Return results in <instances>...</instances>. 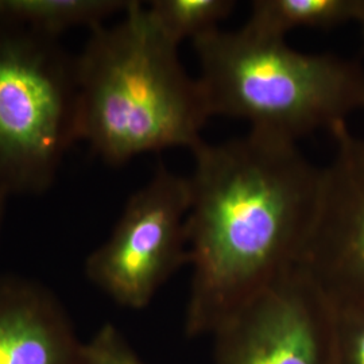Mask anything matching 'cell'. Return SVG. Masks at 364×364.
<instances>
[{
    "label": "cell",
    "instance_id": "6da1fadb",
    "mask_svg": "<svg viewBox=\"0 0 364 364\" xmlns=\"http://www.w3.org/2000/svg\"><path fill=\"white\" fill-rule=\"evenodd\" d=\"M192 153L185 332L200 338L296 267L316 215L321 169L296 142L257 131L201 142Z\"/></svg>",
    "mask_w": 364,
    "mask_h": 364
},
{
    "label": "cell",
    "instance_id": "7a4b0ae2",
    "mask_svg": "<svg viewBox=\"0 0 364 364\" xmlns=\"http://www.w3.org/2000/svg\"><path fill=\"white\" fill-rule=\"evenodd\" d=\"M76 77L78 142L105 164L204 142L212 115L201 84L141 1L131 0L117 23L92 28Z\"/></svg>",
    "mask_w": 364,
    "mask_h": 364
},
{
    "label": "cell",
    "instance_id": "3957f363",
    "mask_svg": "<svg viewBox=\"0 0 364 364\" xmlns=\"http://www.w3.org/2000/svg\"><path fill=\"white\" fill-rule=\"evenodd\" d=\"M212 117L290 142L338 129L364 111V69L335 54H308L242 27L192 42Z\"/></svg>",
    "mask_w": 364,
    "mask_h": 364
},
{
    "label": "cell",
    "instance_id": "277c9868",
    "mask_svg": "<svg viewBox=\"0 0 364 364\" xmlns=\"http://www.w3.org/2000/svg\"><path fill=\"white\" fill-rule=\"evenodd\" d=\"M76 142V55L0 23V192L42 195Z\"/></svg>",
    "mask_w": 364,
    "mask_h": 364
},
{
    "label": "cell",
    "instance_id": "5b68a950",
    "mask_svg": "<svg viewBox=\"0 0 364 364\" xmlns=\"http://www.w3.org/2000/svg\"><path fill=\"white\" fill-rule=\"evenodd\" d=\"M189 177L159 165L131 196L105 243L85 259L88 281L115 304L142 311L188 264Z\"/></svg>",
    "mask_w": 364,
    "mask_h": 364
},
{
    "label": "cell",
    "instance_id": "8992f818",
    "mask_svg": "<svg viewBox=\"0 0 364 364\" xmlns=\"http://www.w3.org/2000/svg\"><path fill=\"white\" fill-rule=\"evenodd\" d=\"M333 333V304L293 267L213 331V364H332Z\"/></svg>",
    "mask_w": 364,
    "mask_h": 364
},
{
    "label": "cell",
    "instance_id": "52a82bcc",
    "mask_svg": "<svg viewBox=\"0 0 364 364\" xmlns=\"http://www.w3.org/2000/svg\"><path fill=\"white\" fill-rule=\"evenodd\" d=\"M331 134L335 154L321 168L316 215L296 267L335 306L364 308V139L347 124Z\"/></svg>",
    "mask_w": 364,
    "mask_h": 364
},
{
    "label": "cell",
    "instance_id": "ba28073f",
    "mask_svg": "<svg viewBox=\"0 0 364 364\" xmlns=\"http://www.w3.org/2000/svg\"><path fill=\"white\" fill-rule=\"evenodd\" d=\"M84 346L52 289L0 274V364H82Z\"/></svg>",
    "mask_w": 364,
    "mask_h": 364
},
{
    "label": "cell",
    "instance_id": "9c48e42d",
    "mask_svg": "<svg viewBox=\"0 0 364 364\" xmlns=\"http://www.w3.org/2000/svg\"><path fill=\"white\" fill-rule=\"evenodd\" d=\"M131 0H0V23L58 39L72 28L102 26Z\"/></svg>",
    "mask_w": 364,
    "mask_h": 364
},
{
    "label": "cell",
    "instance_id": "30bf717a",
    "mask_svg": "<svg viewBox=\"0 0 364 364\" xmlns=\"http://www.w3.org/2000/svg\"><path fill=\"white\" fill-rule=\"evenodd\" d=\"M363 0H255L245 28L269 38L285 39L296 28H332L356 22Z\"/></svg>",
    "mask_w": 364,
    "mask_h": 364
},
{
    "label": "cell",
    "instance_id": "8fae6325",
    "mask_svg": "<svg viewBox=\"0 0 364 364\" xmlns=\"http://www.w3.org/2000/svg\"><path fill=\"white\" fill-rule=\"evenodd\" d=\"M234 9L232 0H154L147 6L156 26L176 45L219 30Z\"/></svg>",
    "mask_w": 364,
    "mask_h": 364
},
{
    "label": "cell",
    "instance_id": "7c38bea8",
    "mask_svg": "<svg viewBox=\"0 0 364 364\" xmlns=\"http://www.w3.org/2000/svg\"><path fill=\"white\" fill-rule=\"evenodd\" d=\"M332 364H364V308L335 306Z\"/></svg>",
    "mask_w": 364,
    "mask_h": 364
},
{
    "label": "cell",
    "instance_id": "4fadbf2b",
    "mask_svg": "<svg viewBox=\"0 0 364 364\" xmlns=\"http://www.w3.org/2000/svg\"><path fill=\"white\" fill-rule=\"evenodd\" d=\"M82 364H146L117 326L107 323L84 346Z\"/></svg>",
    "mask_w": 364,
    "mask_h": 364
},
{
    "label": "cell",
    "instance_id": "5bb4252c",
    "mask_svg": "<svg viewBox=\"0 0 364 364\" xmlns=\"http://www.w3.org/2000/svg\"><path fill=\"white\" fill-rule=\"evenodd\" d=\"M9 198H10V196L6 195L4 192H0V234H1V225H3V220H4L6 205H7Z\"/></svg>",
    "mask_w": 364,
    "mask_h": 364
},
{
    "label": "cell",
    "instance_id": "9a60e30c",
    "mask_svg": "<svg viewBox=\"0 0 364 364\" xmlns=\"http://www.w3.org/2000/svg\"><path fill=\"white\" fill-rule=\"evenodd\" d=\"M358 23L362 27V33H363V38H364V0H363V7H362V13H360V16H359V19H358Z\"/></svg>",
    "mask_w": 364,
    "mask_h": 364
}]
</instances>
